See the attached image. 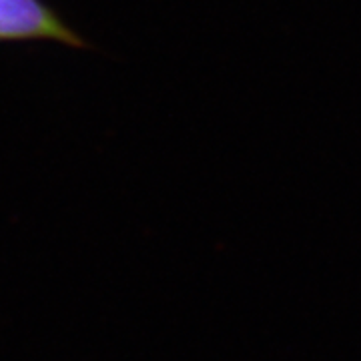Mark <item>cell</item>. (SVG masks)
I'll return each mask as SVG.
<instances>
[{"label":"cell","instance_id":"6da1fadb","mask_svg":"<svg viewBox=\"0 0 361 361\" xmlns=\"http://www.w3.org/2000/svg\"><path fill=\"white\" fill-rule=\"evenodd\" d=\"M51 40L82 49L85 40L44 0H0V42Z\"/></svg>","mask_w":361,"mask_h":361}]
</instances>
